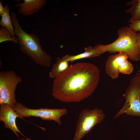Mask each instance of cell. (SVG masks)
I'll use <instances>...</instances> for the list:
<instances>
[{
    "mask_svg": "<svg viewBox=\"0 0 140 140\" xmlns=\"http://www.w3.org/2000/svg\"><path fill=\"white\" fill-rule=\"evenodd\" d=\"M85 51L75 55H66L67 60L72 63L74 61L84 58H91L99 56L105 53L97 44L94 47L89 46L85 48Z\"/></svg>",
    "mask_w": 140,
    "mask_h": 140,
    "instance_id": "obj_11",
    "label": "cell"
},
{
    "mask_svg": "<svg viewBox=\"0 0 140 140\" xmlns=\"http://www.w3.org/2000/svg\"><path fill=\"white\" fill-rule=\"evenodd\" d=\"M118 37L114 41L107 45L98 44L105 52H122L134 61L140 60V50L137 41V32L129 26H124L117 31Z\"/></svg>",
    "mask_w": 140,
    "mask_h": 140,
    "instance_id": "obj_3",
    "label": "cell"
},
{
    "mask_svg": "<svg viewBox=\"0 0 140 140\" xmlns=\"http://www.w3.org/2000/svg\"><path fill=\"white\" fill-rule=\"evenodd\" d=\"M126 5L130 7L125 11L127 13L130 15L128 23L136 20H140V0H131L126 3Z\"/></svg>",
    "mask_w": 140,
    "mask_h": 140,
    "instance_id": "obj_14",
    "label": "cell"
},
{
    "mask_svg": "<svg viewBox=\"0 0 140 140\" xmlns=\"http://www.w3.org/2000/svg\"><path fill=\"white\" fill-rule=\"evenodd\" d=\"M4 10V7L3 5L2 1L0 0V16L1 17L2 16Z\"/></svg>",
    "mask_w": 140,
    "mask_h": 140,
    "instance_id": "obj_18",
    "label": "cell"
},
{
    "mask_svg": "<svg viewBox=\"0 0 140 140\" xmlns=\"http://www.w3.org/2000/svg\"><path fill=\"white\" fill-rule=\"evenodd\" d=\"M10 16L20 50L36 64L50 67L51 57L43 49L39 36L34 33H28L23 29L15 12H11Z\"/></svg>",
    "mask_w": 140,
    "mask_h": 140,
    "instance_id": "obj_2",
    "label": "cell"
},
{
    "mask_svg": "<svg viewBox=\"0 0 140 140\" xmlns=\"http://www.w3.org/2000/svg\"><path fill=\"white\" fill-rule=\"evenodd\" d=\"M105 116L103 111L97 108L82 109L79 115L73 140H80L95 126L101 122Z\"/></svg>",
    "mask_w": 140,
    "mask_h": 140,
    "instance_id": "obj_6",
    "label": "cell"
},
{
    "mask_svg": "<svg viewBox=\"0 0 140 140\" xmlns=\"http://www.w3.org/2000/svg\"><path fill=\"white\" fill-rule=\"evenodd\" d=\"M13 108L20 118H29L31 116L39 117L42 120L53 121L59 126H60L62 124L61 118L67 114L68 112L67 110L65 108L32 109L18 102Z\"/></svg>",
    "mask_w": 140,
    "mask_h": 140,
    "instance_id": "obj_7",
    "label": "cell"
},
{
    "mask_svg": "<svg viewBox=\"0 0 140 140\" xmlns=\"http://www.w3.org/2000/svg\"><path fill=\"white\" fill-rule=\"evenodd\" d=\"M129 26L135 31L140 32V20H133L131 22Z\"/></svg>",
    "mask_w": 140,
    "mask_h": 140,
    "instance_id": "obj_17",
    "label": "cell"
},
{
    "mask_svg": "<svg viewBox=\"0 0 140 140\" xmlns=\"http://www.w3.org/2000/svg\"><path fill=\"white\" fill-rule=\"evenodd\" d=\"M128 58L127 55L122 52L110 55L106 61L105 66V71L108 76L112 80L118 78L121 63L124 59Z\"/></svg>",
    "mask_w": 140,
    "mask_h": 140,
    "instance_id": "obj_9",
    "label": "cell"
},
{
    "mask_svg": "<svg viewBox=\"0 0 140 140\" xmlns=\"http://www.w3.org/2000/svg\"><path fill=\"white\" fill-rule=\"evenodd\" d=\"M6 41H11L15 44H18L17 38H13L6 29L2 27L0 29V43Z\"/></svg>",
    "mask_w": 140,
    "mask_h": 140,
    "instance_id": "obj_15",
    "label": "cell"
},
{
    "mask_svg": "<svg viewBox=\"0 0 140 140\" xmlns=\"http://www.w3.org/2000/svg\"><path fill=\"white\" fill-rule=\"evenodd\" d=\"M22 78L13 71L0 72V104H7L13 108L17 102L15 92Z\"/></svg>",
    "mask_w": 140,
    "mask_h": 140,
    "instance_id": "obj_5",
    "label": "cell"
},
{
    "mask_svg": "<svg viewBox=\"0 0 140 140\" xmlns=\"http://www.w3.org/2000/svg\"><path fill=\"white\" fill-rule=\"evenodd\" d=\"M100 72L98 67L89 62H78L54 78L52 95L66 103L79 102L91 96L97 87Z\"/></svg>",
    "mask_w": 140,
    "mask_h": 140,
    "instance_id": "obj_1",
    "label": "cell"
},
{
    "mask_svg": "<svg viewBox=\"0 0 140 140\" xmlns=\"http://www.w3.org/2000/svg\"><path fill=\"white\" fill-rule=\"evenodd\" d=\"M137 39L138 45L140 50V32L137 33Z\"/></svg>",
    "mask_w": 140,
    "mask_h": 140,
    "instance_id": "obj_19",
    "label": "cell"
},
{
    "mask_svg": "<svg viewBox=\"0 0 140 140\" xmlns=\"http://www.w3.org/2000/svg\"><path fill=\"white\" fill-rule=\"evenodd\" d=\"M19 140H27L25 138L23 137H22L19 138Z\"/></svg>",
    "mask_w": 140,
    "mask_h": 140,
    "instance_id": "obj_20",
    "label": "cell"
},
{
    "mask_svg": "<svg viewBox=\"0 0 140 140\" xmlns=\"http://www.w3.org/2000/svg\"><path fill=\"white\" fill-rule=\"evenodd\" d=\"M17 117H19L13 108L7 104L0 105V121L4 123L5 128L10 129L19 138H20L17 132L20 133L26 140H31L25 137L18 129L16 122Z\"/></svg>",
    "mask_w": 140,
    "mask_h": 140,
    "instance_id": "obj_8",
    "label": "cell"
},
{
    "mask_svg": "<svg viewBox=\"0 0 140 140\" xmlns=\"http://www.w3.org/2000/svg\"><path fill=\"white\" fill-rule=\"evenodd\" d=\"M69 62L66 55L62 58L58 57L49 72V77L54 79L66 70L69 66Z\"/></svg>",
    "mask_w": 140,
    "mask_h": 140,
    "instance_id": "obj_12",
    "label": "cell"
},
{
    "mask_svg": "<svg viewBox=\"0 0 140 140\" xmlns=\"http://www.w3.org/2000/svg\"><path fill=\"white\" fill-rule=\"evenodd\" d=\"M140 72L132 77L123 96L125 101L122 108L115 115L117 118L123 114L140 117Z\"/></svg>",
    "mask_w": 140,
    "mask_h": 140,
    "instance_id": "obj_4",
    "label": "cell"
},
{
    "mask_svg": "<svg viewBox=\"0 0 140 140\" xmlns=\"http://www.w3.org/2000/svg\"><path fill=\"white\" fill-rule=\"evenodd\" d=\"M4 7V10L1 17L0 25L2 27L6 29L10 33L13 37L16 39L17 38L16 37L11 16L9 14L10 7L7 4H5Z\"/></svg>",
    "mask_w": 140,
    "mask_h": 140,
    "instance_id": "obj_13",
    "label": "cell"
},
{
    "mask_svg": "<svg viewBox=\"0 0 140 140\" xmlns=\"http://www.w3.org/2000/svg\"><path fill=\"white\" fill-rule=\"evenodd\" d=\"M126 59L121 62L118 69L119 73L124 74H130L132 72L134 67L132 64Z\"/></svg>",
    "mask_w": 140,
    "mask_h": 140,
    "instance_id": "obj_16",
    "label": "cell"
},
{
    "mask_svg": "<svg viewBox=\"0 0 140 140\" xmlns=\"http://www.w3.org/2000/svg\"></svg>",
    "mask_w": 140,
    "mask_h": 140,
    "instance_id": "obj_21",
    "label": "cell"
},
{
    "mask_svg": "<svg viewBox=\"0 0 140 140\" xmlns=\"http://www.w3.org/2000/svg\"><path fill=\"white\" fill-rule=\"evenodd\" d=\"M46 0H24L22 3H17L19 14L24 16H29L38 12L46 4Z\"/></svg>",
    "mask_w": 140,
    "mask_h": 140,
    "instance_id": "obj_10",
    "label": "cell"
}]
</instances>
